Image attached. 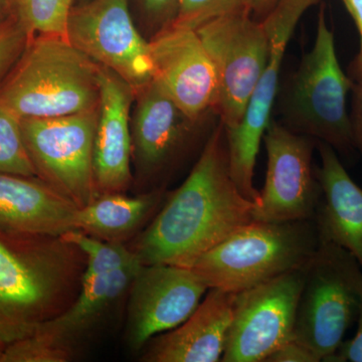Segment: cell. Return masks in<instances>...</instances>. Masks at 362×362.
<instances>
[{
    "mask_svg": "<svg viewBox=\"0 0 362 362\" xmlns=\"http://www.w3.org/2000/svg\"><path fill=\"white\" fill-rule=\"evenodd\" d=\"M255 207L230 175L226 128L218 120L187 180L168 192L158 213L127 246L141 265L190 268L254 221Z\"/></svg>",
    "mask_w": 362,
    "mask_h": 362,
    "instance_id": "cell-1",
    "label": "cell"
},
{
    "mask_svg": "<svg viewBox=\"0 0 362 362\" xmlns=\"http://www.w3.org/2000/svg\"><path fill=\"white\" fill-rule=\"evenodd\" d=\"M84 252L65 238L0 230V339L33 334L77 297Z\"/></svg>",
    "mask_w": 362,
    "mask_h": 362,
    "instance_id": "cell-2",
    "label": "cell"
},
{
    "mask_svg": "<svg viewBox=\"0 0 362 362\" xmlns=\"http://www.w3.org/2000/svg\"><path fill=\"white\" fill-rule=\"evenodd\" d=\"M99 71L68 37L33 35L0 84V106L21 119L92 110L99 106Z\"/></svg>",
    "mask_w": 362,
    "mask_h": 362,
    "instance_id": "cell-3",
    "label": "cell"
},
{
    "mask_svg": "<svg viewBox=\"0 0 362 362\" xmlns=\"http://www.w3.org/2000/svg\"><path fill=\"white\" fill-rule=\"evenodd\" d=\"M354 82L342 70L335 49L334 35L321 6L315 42L301 59L297 70L277 95L278 122L297 134L330 145L337 153L356 150L347 97Z\"/></svg>",
    "mask_w": 362,
    "mask_h": 362,
    "instance_id": "cell-4",
    "label": "cell"
},
{
    "mask_svg": "<svg viewBox=\"0 0 362 362\" xmlns=\"http://www.w3.org/2000/svg\"><path fill=\"white\" fill-rule=\"evenodd\" d=\"M320 244L315 221H252L202 255L192 271L209 289L240 293L303 268Z\"/></svg>",
    "mask_w": 362,
    "mask_h": 362,
    "instance_id": "cell-5",
    "label": "cell"
},
{
    "mask_svg": "<svg viewBox=\"0 0 362 362\" xmlns=\"http://www.w3.org/2000/svg\"><path fill=\"white\" fill-rule=\"evenodd\" d=\"M362 309V267L343 247L320 240L305 266L293 339L326 362L357 322Z\"/></svg>",
    "mask_w": 362,
    "mask_h": 362,
    "instance_id": "cell-6",
    "label": "cell"
},
{
    "mask_svg": "<svg viewBox=\"0 0 362 362\" xmlns=\"http://www.w3.org/2000/svg\"><path fill=\"white\" fill-rule=\"evenodd\" d=\"M195 30L213 61L218 78L214 112L226 129H233L242 122L268 64V33L263 21L247 11L211 18Z\"/></svg>",
    "mask_w": 362,
    "mask_h": 362,
    "instance_id": "cell-7",
    "label": "cell"
},
{
    "mask_svg": "<svg viewBox=\"0 0 362 362\" xmlns=\"http://www.w3.org/2000/svg\"><path fill=\"white\" fill-rule=\"evenodd\" d=\"M98 108L52 118L21 119L37 177L78 207L97 197L94 143Z\"/></svg>",
    "mask_w": 362,
    "mask_h": 362,
    "instance_id": "cell-8",
    "label": "cell"
},
{
    "mask_svg": "<svg viewBox=\"0 0 362 362\" xmlns=\"http://www.w3.org/2000/svg\"><path fill=\"white\" fill-rule=\"evenodd\" d=\"M320 1L279 0L262 20L271 42L268 64L252 92L242 122L233 129H226L230 175L242 194L256 206L259 192L252 182L255 166L277 99L286 49L302 16Z\"/></svg>",
    "mask_w": 362,
    "mask_h": 362,
    "instance_id": "cell-9",
    "label": "cell"
},
{
    "mask_svg": "<svg viewBox=\"0 0 362 362\" xmlns=\"http://www.w3.org/2000/svg\"><path fill=\"white\" fill-rule=\"evenodd\" d=\"M308 264V263H307ZM305 267L235 293L223 362H265L293 339Z\"/></svg>",
    "mask_w": 362,
    "mask_h": 362,
    "instance_id": "cell-10",
    "label": "cell"
},
{
    "mask_svg": "<svg viewBox=\"0 0 362 362\" xmlns=\"http://www.w3.org/2000/svg\"><path fill=\"white\" fill-rule=\"evenodd\" d=\"M66 37L98 65L122 78L135 93L153 80L149 40L136 28L128 0H89L74 6Z\"/></svg>",
    "mask_w": 362,
    "mask_h": 362,
    "instance_id": "cell-11",
    "label": "cell"
},
{
    "mask_svg": "<svg viewBox=\"0 0 362 362\" xmlns=\"http://www.w3.org/2000/svg\"><path fill=\"white\" fill-rule=\"evenodd\" d=\"M263 141L268 163L254 221L314 220L321 195L313 166L316 140L292 132L272 118Z\"/></svg>",
    "mask_w": 362,
    "mask_h": 362,
    "instance_id": "cell-12",
    "label": "cell"
},
{
    "mask_svg": "<svg viewBox=\"0 0 362 362\" xmlns=\"http://www.w3.org/2000/svg\"><path fill=\"white\" fill-rule=\"evenodd\" d=\"M207 290L192 269L140 265L126 299L124 339L128 349L141 351L152 338L185 322Z\"/></svg>",
    "mask_w": 362,
    "mask_h": 362,
    "instance_id": "cell-13",
    "label": "cell"
},
{
    "mask_svg": "<svg viewBox=\"0 0 362 362\" xmlns=\"http://www.w3.org/2000/svg\"><path fill=\"white\" fill-rule=\"evenodd\" d=\"M131 120L132 158L143 182L159 185L206 122L189 118L156 80L135 93Z\"/></svg>",
    "mask_w": 362,
    "mask_h": 362,
    "instance_id": "cell-14",
    "label": "cell"
},
{
    "mask_svg": "<svg viewBox=\"0 0 362 362\" xmlns=\"http://www.w3.org/2000/svg\"><path fill=\"white\" fill-rule=\"evenodd\" d=\"M149 47L153 80L181 110L194 120L216 114L218 78L197 30L169 25L152 35Z\"/></svg>",
    "mask_w": 362,
    "mask_h": 362,
    "instance_id": "cell-15",
    "label": "cell"
},
{
    "mask_svg": "<svg viewBox=\"0 0 362 362\" xmlns=\"http://www.w3.org/2000/svg\"><path fill=\"white\" fill-rule=\"evenodd\" d=\"M100 99L94 143L98 195L126 192L132 182L130 111L135 90L113 71L100 66Z\"/></svg>",
    "mask_w": 362,
    "mask_h": 362,
    "instance_id": "cell-16",
    "label": "cell"
},
{
    "mask_svg": "<svg viewBox=\"0 0 362 362\" xmlns=\"http://www.w3.org/2000/svg\"><path fill=\"white\" fill-rule=\"evenodd\" d=\"M235 293L211 288L185 322L161 333L142 350L143 362H218L226 349Z\"/></svg>",
    "mask_w": 362,
    "mask_h": 362,
    "instance_id": "cell-17",
    "label": "cell"
},
{
    "mask_svg": "<svg viewBox=\"0 0 362 362\" xmlns=\"http://www.w3.org/2000/svg\"><path fill=\"white\" fill-rule=\"evenodd\" d=\"M78 207L39 177L0 173V230L62 237L75 230Z\"/></svg>",
    "mask_w": 362,
    "mask_h": 362,
    "instance_id": "cell-18",
    "label": "cell"
},
{
    "mask_svg": "<svg viewBox=\"0 0 362 362\" xmlns=\"http://www.w3.org/2000/svg\"><path fill=\"white\" fill-rule=\"evenodd\" d=\"M320 165L315 175L321 189L315 221L319 238L356 257L362 267V188L350 177L337 152L317 141Z\"/></svg>",
    "mask_w": 362,
    "mask_h": 362,
    "instance_id": "cell-19",
    "label": "cell"
},
{
    "mask_svg": "<svg viewBox=\"0 0 362 362\" xmlns=\"http://www.w3.org/2000/svg\"><path fill=\"white\" fill-rule=\"evenodd\" d=\"M140 265L139 262H135L110 273L83 275L80 291L70 306L37 330L77 354L80 343L127 299L131 283Z\"/></svg>",
    "mask_w": 362,
    "mask_h": 362,
    "instance_id": "cell-20",
    "label": "cell"
},
{
    "mask_svg": "<svg viewBox=\"0 0 362 362\" xmlns=\"http://www.w3.org/2000/svg\"><path fill=\"white\" fill-rule=\"evenodd\" d=\"M165 188L129 197L126 192L98 195L78 207L75 230L105 242L127 245L148 226L165 201Z\"/></svg>",
    "mask_w": 362,
    "mask_h": 362,
    "instance_id": "cell-21",
    "label": "cell"
},
{
    "mask_svg": "<svg viewBox=\"0 0 362 362\" xmlns=\"http://www.w3.org/2000/svg\"><path fill=\"white\" fill-rule=\"evenodd\" d=\"M75 0H13L16 20L30 35L66 37L69 16Z\"/></svg>",
    "mask_w": 362,
    "mask_h": 362,
    "instance_id": "cell-22",
    "label": "cell"
},
{
    "mask_svg": "<svg viewBox=\"0 0 362 362\" xmlns=\"http://www.w3.org/2000/svg\"><path fill=\"white\" fill-rule=\"evenodd\" d=\"M76 245L86 257L84 276L101 275L138 262L127 245L90 237L78 230H71L63 235Z\"/></svg>",
    "mask_w": 362,
    "mask_h": 362,
    "instance_id": "cell-23",
    "label": "cell"
},
{
    "mask_svg": "<svg viewBox=\"0 0 362 362\" xmlns=\"http://www.w3.org/2000/svg\"><path fill=\"white\" fill-rule=\"evenodd\" d=\"M0 173L37 177L23 139L21 119L0 106Z\"/></svg>",
    "mask_w": 362,
    "mask_h": 362,
    "instance_id": "cell-24",
    "label": "cell"
},
{
    "mask_svg": "<svg viewBox=\"0 0 362 362\" xmlns=\"http://www.w3.org/2000/svg\"><path fill=\"white\" fill-rule=\"evenodd\" d=\"M76 354L57 344L39 330L6 344L1 362H66Z\"/></svg>",
    "mask_w": 362,
    "mask_h": 362,
    "instance_id": "cell-25",
    "label": "cell"
},
{
    "mask_svg": "<svg viewBox=\"0 0 362 362\" xmlns=\"http://www.w3.org/2000/svg\"><path fill=\"white\" fill-rule=\"evenodd\" d=\"M247 0H180L177 14L170 25L199 28L223 14L247 11Z\"/></svg>",
    "mask_w": 362,
    "mask_h": 362,
    "instance_id": "cell-26",
    "label": "cell"
},
{
    "mask_svg": "<svg viewBox=\"0 0 362 362\" xmlns=\"http://www.w3.org/2000/svg\"><path fill=\"white\" fill-rule=\"evenodd\" d=\"M30 37L14 16L0 23V82L23 56Z\"/></svg>",
    "mask_w": 362,
    "mask_h": 362,
    "instance_id": "cell-27",
    "label": "cell"
},
{
    "mask_svg": "<svg viewBox=\"0 0 362 362\" xmlns=\"http://www.w3.org/2000/svg\"><path fill=\"white\" fill-rule=\"evenodd\" d=\"M139 2L145 18L153 28V35L173 23L180 4V0H139Z\"/></svg>",
    "mask_w": 362,
    "mask_h": 362,
    "instance_id": "cell-28",
    "label": "cell"
},
{
    "mask_svg": "<svg viewBox=\"0 0 362 362\" xmlns=\"http://www.w3.org/2000/svg\"><path fill=\"white\" fill-rule=\"evenodd\" d=\"M265 362H319L313 352L301 343L291 339L271 354Z\"/></svg>",
    "mask_w": 362,
    "mask_h": 362,
    "instance_id": "cell-29",
    "label": "cell"
},
{
    "mask_svg": "<svg viewBox=\"0 0 362 362\" xmlns=\"http://www.w3.org/2000/svg\"><path fill=\"white\" fill-rule=\"evenodd\" d=\"M356 337L339 345L326 362H362V309L357 319Z\"/></svg>",
    "mask_w": 362,
    "mask_h": 362,
    "instance_id": "cell-30",
    "label": "cell"
},
{
    "mask_svg": "<svg viewBox=\"0 0 362 362\" xmlns=\"http://www.w3.org/2000/svg\"><path fill=\"white\" fill-rule=\"evenodd\" d=\"M346 11L354 18L359 33L358 52L350 64L349 74L354 83H358L362 81V0H349V7Z\"/></svg>",
    "mask_w": 362,
    "mask_h": 362,
    "instance_id": "cell-31",
    "label": "cell"
},
{
    "mask_svg": "<svg viewBox=\"0 0 362 362\" xmlns=\"http://www.w3.org/2000/svg\"><path fill=\"white\" fill-rule=\"evenodd\" d=\"M352 107L350 113L354 146L362 157V81L354 83L352 89Z\"/></svg>",
    "mask_w": 362,
    "mask_h": 362,
    "instance_id": "cell-32",
    "label": "cell"
},
{
    "mask_svg": "<svg viewBox=\"0 0 362 362\" xmlns=\"http://www.w3.org/2000/svg\"><path fill=\"white\" fill-rule=\"evenodd\" d=\"M279 0H247V11L256 20L262 21L275 7Z\"/></svg>",
    "mask_w": 362,
    "mask_h": 362,
    "instance_id": "cell-33",
    "label": "cell"
},
{
    "mask_svg": "<svg viewBox=\"0 0 362 362\" xmlns=\"http://www.w3.org/2000/svg\"><path fill=\"white\" fill-rule=\"evenodd\" d=\"M13 0H0V23L13 18Z\"/></svg>",
    "mask_w": 362,
    "mask_h": 362,
    "instance_id": "cell-34",
    "label": "cell"
},
{
    "mask_svg": "<svg viewBox=\"0 0 362 362\" xmlns=\"http://www.w3.org/2000/svg\"><path fill=\"white\" fill-rule=\"evenodd\" d=\"M6 344L1 339H0V362H1L2 356H4V349H6Z\"/></svg>",
    "mask_w": 362,
    "mask_h": 362,
    "instance_id": "cell-35",
    "label": "cell"
},
{
    "mask_svg": "<svg viewBox=\"0 0 362 362\" xmlns=\"http://www.w3.org/2000/svg\"><path fill=\"white\" fill-rule=\"evenodd\" d=\"M341 1L344 4L345 8L347 9V7H349V0H341Z\"/></svg>",
    "mask_w": 362,
    "mask_h": 362,
    "instance_id": "cell-36",
    "label": "cell"
},
{
    "mask_svg": "<svg viewBox=\"0 0 362 362\" xmlns=\"http://www.w3.org/2000/svg\"><path fill=\"white\" fill-rule=\"evenodd\" d=\"M89 1V0H80V4H83V2H87Z\"/></svg>",
    "mask_w": 362,
    "mask_h": 362,
    "instance_id": "cell-37",
    "label": "cell"
}]
</instances>
